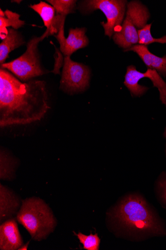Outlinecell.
<instances>
[{
  "label": "cell",
  "mask_w": 166,
  "mask_h": 250,
  "mask_svg": "<svg viewBox=\"0 0 166 250\" xmlns=\"http://www.w3.org/2000/svg\"><path fill=\"white\" fill-rule=\"evenodd\" d=\"M158 188L159 197L163 203L166 206V177L159 181Z\"/></svg>",
  "instance_id": "cell-19"
},
{
  "label": "cell",
  "mask_w": 166,
  "mask_h": 250,
  "mask_svg": "<svg viewBox=\"0 0 166 250\" xmlns=\"http://www.w3.org/2000/svg\"><path fill=\"white\" fill-rule=\"evenodd\" d=\"M29 243L30 242H28V243H27L25 245H23L21 247H20L18 249V250H28V246H29Z\"/></svg>",
  "instance_id": "cell-21"
},
{
  "label": "cell",
  "mask_w": 166,
  "mask_h": 250,
  "mask_svg": "<svg viewBox=\"0 0 166 250\" xmlns=\"http://www.w3.org/2000/svg\"><path fill=\"white\" fill-rule=\"evenodd\" d=\"M23 241L15 218L9 219L0 227V249L16 250L23 245Z\"/></svg>",
  "instance_id": "cell-9"
},
{
  "label": "cell",
  "mask_w": 166,
  "mask_h": 250,
  "mask_svg": "<svg viewBox=\"0 0 166 250\" xmlns=\"http://www.w3.org/2000/svg\"><path fill=\"white\" fill-rule=\"evenodd\" d=\"M55 9L56 15L66 17L75 12L77 1L74 0H47Z\"/></svg>",
  "instance_id": "cell-16"
},
{
  "label": "cell",
  "mask_w": 166,
  "mask_h": 250,
  "mask_svg": "<svg viewBox=\"0 0 166 250\" xmlns=\"http://www.w3.org/2000/svg\"><path fill=\"white\" fill-rule=\"evenodd\" d=\"M64 24L63 21L57 35H55L60 44V50L65 56L70 57L77 50L88 46L89 39L86 35L87 29L85 28L70 29L68 37L64 35Z\"/></svg>",
  "instance_id": "cell-8"
},
{
  "label": "cell",
  "mask_w": 166,
  "mask_h": 250,
  "mask_svg": "<svg viewBox=\"0 0 166 250\" xmlns=\"http://www.w3.org/2000/svg\"><path fill=\"white\" fill-rule=\"evenodd\" d=\"M0 178L3 180H12L15 177L17 162L7 151L1 149L0 153Z\"/></svg>",
  "instance_id": "cell-15"
},
{
  "label": "cell",
  "mask_w": 166,
  "mask_h": 250,
  "mask_svg": "<svg viewBox=\"0 0 166 250\" xmlns=\"http://www.w3.org/2000/svg\"><path fill=\"white\" fill-rule=\"evenodd\" d=\"M133 51L136 53L149 69L155 70L164 76H166V56L157 57L151 53L147 45L135 44L125 52Z\"/></svg>",
  "instance_id": "cell-11"
},
{
  "label": "cell",
  "mask_w": 166,
  "mask_h": 250,
  "mask_svg": "<svg viewBox=\"0 0 166 250\" xmlns=\"http://www.w3.org/2000/svg\"><path fill=\"white\" fill-rule=\"evenodd\" d=\"M25 43L21 34L13 28L8 29V33L0 44V63H5L9 54Z\"/></svg>",
  "instance_id": "cell-12"
},
{
  "label": "cell",
  "mask_w": 166,
  "mask_h": 250,
  "mask_svg": "<svg viewBox=\"0 0 166 250\" xmlns=\"http://www.w3.org/2000/svg\"><path fill=\"white\" fill-rule=\"evenodd\" d=\"M19 17V14L9 10L5 12L0 10V37L2 40L8 33V27L17 30L25 24V21L20 20Z\"/></svg>",
  "instance_id": "cell-14"
},
{
  "label": "cell",
  "mask_w": 166,
  "mask_h": 250,
  "mask_svg": "<svg viewBox=\"0 0 166 250\" xmlns=\"http://www.w3.org/2000/svg\"><path fill=\"white\" fill-rule=\"evenodd\" d=\"M17 219L25 227L32 239L37 241L48 237L57 224L49 207L44 201L36 197L22 201Z\"/></svg>",
  "instance_id": "cell-3"
},
{
  "label": "cell",
  "mask_w": 166,
  "mask_h": 250,
  "mask_svg": "<svg viewBox=\"0 0 166 250\" xmlns=\"http://www.w3.org/2000/svg\"><path fill=\"white\" fill-rule=\"evenodd\" d=\"M30 7L40 16L46 28V31L48 32L49 35L52 36L56 34L54 28L56 16L54 7L42 1Z\"/></svg>",
  "instance_id": "cell-13"
},
{
  "label": "cell",
  "mask_w": 166,
  "mask_h": 250,
  "mask_svg": "<svg viewBox=\"0 0 166 250\" xmlns=\"http://www.w3.org/2000/svg\"><path fill=\"white\" fill-rule=\"evenodd\" d=\"M149 17L148 8L141 2L133 1L129 3L126 19L112 36L114 42L125 51L138 43V31L147 25Z\"/></svg>",
  "instance_id": "cell-4"
},
{
  "label": "cell",
  "mask_w": 166,
  "mask_h": 250,
  "mask_svg": "<svg viewBox=\"0 0 166 250\" xmlns=\"http://www.w3.org/2000/svg\"><path fill=\"white\" fill-rule=\"evenodd\" d=\"M90 75L88 66L65 57L60 88L70 94L83 92L89 86Z\"/></svg>",
  "instance_id": "cell-7"
},
{
  "label": "cell",
  "mask_w": 166,
  "mask_h": 250,
  "mask_svg": "<svg viewBox=\"0 0 166 250\" xmlns=\"http://www.w3.org/2000/svg\"><path fill=\"white\" fill-rule=\"evenodd\" d=\"M111 217L129 235L144 237L166 233L157 215L146 200L137 194L124 198L112 210Z\"/></svg>",
  "instance_id": "cell-2"
},
{
  "label": "cell",
  "mask_w": 166,
  "mask_h": 250,
  "mask_svg": "<svg viewBox=\"0 0 166 250\" xmlns=\"http://www.w3.org/2000/svg\"><path fill=\"white\" fill-rule=\"evenodd\" d=\"M152 24H147L143 29L138 31L139 44L148 45L153 42L166 43V35L159 39L152 36L151 28Z\"/></svg>",
  "instance_id": "cell-17"
},
{
  "label": "cell",
  "mask_w": 166,
  "mask_h": 250,
  "mask_svg": "<svg viewBox=\"0 0 166 250\" xmlns=\"http://www.w3.org/2000/svg\"><path fill=\"white\" fill-rule=\"evenodd\" d=\"M50 108L46 83H21L0 70V126L25 125L40 121Z\"/></svg>",
  "instance_id": "cell-1"
},
{
  "label": "cell",
  "mask_w": 166,
  "mask_h": 250,
  "mask_svg": "<svg viewBox=\"0 0 166 250\" xmlns=\"http://www.w3.org/2000/svg\"><path fill=\"white\" fill-rule=\"evenodd\" d=\"M127 1L123 0H87L82 1L79 7L83 14H89L100 10L107 18V22H102L105 35L112 37L114 31L120 27L123 23Z\"/></svg>",
  "instance_id": "cell-6"
},
{
  "label": "cell",
  "mask_w": 166,
  "mask_h": 250,
  "mask_svg": "<svg viewBox=\"0 0 166 250\" xmlns=\"http://www.w3.org/2000/svg\"><path fill=\"white\" fill-rule=\"evenodd\" d=\"M79 240L80 243L83 245V249L87 250H99L101 240L98 234L90 235H85L79 232L78 234L74 233Z\"/></svg>",
  "instance_id": "cell-18"
},
{
  "label": "cell",
  "mask_w": 166,
  "mask_h": 250,
  "mask_svg": "<svg viewBox=\"0 0 166 250\" xmlns=\"http://www.w3.org/2000/svg\"><path fill=\"white\" fill-rule=\"evenodd\" d=\"M47 37L48 35L45 32L40 37L32 39L27 43L24 54L14 61L1 65V68L10 71L23 82L44 74L40 62L38 44Z\"/></svg>",
  "instance_id": "cell-5"
},
{
  "label": "cell",
  "mask_w": 166,
  "mask_h": 250,
  "mask_svg": "<svg viewBox=\"0 0 166 250\" xmlns=\"http://www.w3.org/2000/svg\"><path fill=\"white\" fill-rule=\"evenodd\" d=\"M164 136H165V138L166 139V128L165 129V131L164 132Z\"/></svg>",
  "instance_id": "cell-22"
},
{
  "label": "cell",
  "mask_w": 166,
  "mask_h": 250,
  "mask_svg": "<svg viewBox=\"0 0 166 250\" xmlns=\"http://www.w3.org/2000/svg\"><path fill=\"white\" fill-rule=\"evenodd\" d=\"M20 207L19 198L6 187L0 186V221L15 215Z\"/></svg>",
  "instance_id": "cell-10"
},
{
  "label": "cell",
  "mask_w": 166,
  "mask_h": 250,
  "mask_svg": "<svg viewBox=\"0 0 166 250\" xmlns=\"http://www.w3.org/2000/svg\"><path fill=\"white\" fill-rule=\"evenodd\" d=\"M56 55H57V57L55 56V69L54 71L52 72L55 74H58L60 73V69L63 63V58L62 55L60 54V52L56 49Z\"/></svg>",
  "instance_id": "cell-20"
}]
</instances>
